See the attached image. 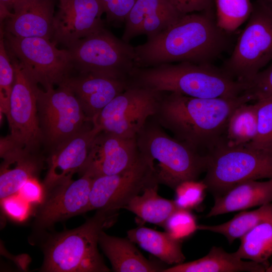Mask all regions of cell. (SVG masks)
<instances>
[{
	"mask_svg": "<svg viewBox=\"0 0 272 272\" xmlns=\"http://www.w3.org/2000/svg\"><path fill=\"white\" fill-rule=\"evenodd\" d=\"M93 179L83 174L77 180L72 179L46 191L35 213L34 231L42 234L56 223L89 211Z\"/></svg>",
	"mask_w": 272,
	"mask_h": 272,
	"instance_id": "14",
	"label": "cell"
},
{
	"mask_svg": "<svg viewBox=\"0 0 272 272\" xmlns=\"http://www.w3.org/2000/svg\"><path fill=\"white\" fill-rule=\"evenodd\" d=\"M257 128L254 139L245 146L272 153V96L256 100Z\"/></svg>",
	"mask_w": 272,
	"mask_h": 272,
	"instance_id": "31",
	"label": "cell"
},
{
	"mask_svg": "<svg viewBox=\"0 0 272 272\" xmlns=\"http://www.w3.org/2000/svg\"><path fill=\"white\" fill-rule=\"evenodd\" d=\"M227 32L217 25L211 10L183 15L157 35L134 47L136 67L175 62L205 64L217 58L228 44Z\"/></svg>",
	"mask_w": 272,
	"mask_h": 272,
	"instance_id": "1",
	"label": "cell"
},
{
	"mask_svg": "<svg viewBox=\"0 0 272 272\" xmlns=\"http://www.w3.org/2000/svg\"><path fill=\"white\" fill-rule=\"evenodd\" d=\"M164 227L173 238L181 240L198 230L196 218L189 210L178 208L167 220Z\"/></svg>",
	"mask_w": 272,
	"mask_h": 272,
	"instance_id": "33",
	"label": "cell"
},
{
	"mask_svg": "<svg viewBox=\"0 0 272 272\" xmlns=\"http://www.w3.org/2000/svg\"><path fill=\"white\" fill-rule=\"evenodd\" d=\"M98 244L115 272L163 271L167 267L146 258L128 238L100 233Z\"/></svg>",
	"mask_w": 272,
	"mask_h": 272,
	"instance_id": "22",
	"label": "cell"
},
{
	"mask_svg": "<svg viewBox=\"0 0 272 272\" xmlns=\"http://www.w3.org/2000/svg\"><path fill=\"white\" fill-rule=\"evenodd\" d=\"M37 89L38 117L42 142L52 149L77 134L92 122L66 86ZM51 149V150H52Z\"/></svg>",
	"mask_w": 272,
	"mask_h": 272,
	"instance_id": "10",
	"label": "cell"
},
{
	"mask_svg": "<svg viewBox=\"0 0 272 272\" xmlns=\"http://www.w3.org/2000/svg\"><path fill=\"white\" fill-rule=\"evenodd\" d=\"M252 100L253 95L247 92L235 97L213 98L170 92L162 97L157 113L177 140L199 152L203 149L208 152L224 139L223 133L233 111Z\"/></svg>",
	"mask_w": 272,
	"mask_h": 272,
	"instance_id": "2",
	"label": "cell"
},
{
	"mask_svg": "<svg viewBox=\"0 0 272 272\" xmlns=\"http://www.w3.org/2000/svg\"><path fill=\"white\" fill-rule=\"evenodd\" d=\"M158 183L151 165L141 154L135 164L117 174L93 178L89 211H116L149 185Z\"/></svg>",
	"mask_w": 272,
	"mask_h": 272,
	"instance_id": "13",
	"label": "cell"
},
{
	"mask_svg": "<svg viewBox=\"0 0 272 272\" xmlns=\"http://www.w3.org/2000/svg\"><path fill=\"white\" fill-rule=\"evenodd\" d=\"M1 205L3 213L17 222H25L31 213V204L18 192L1 199Z\"/></svg>",
	"mask_w": 272,
	"mask_h": 272,
	"instance_id": "35",
	"label": "cell"
},
{
	"mask_svg": "<svg viewBox=\"0 0 272 272\" xmlns=\"http://www.w3.org/2000/svg\"><path fill=\"white\" fill-rule=\"evenodd\" d=\"M107 19L114 23L124 22L137 0H98Z\"/></svg>",
	"mask_w": 272,
	"mask_h": 272,
	"instance_id": "36",
	"label": "cell"
},
{
	"mask_svg": "<svg viewBox=\"0 0 272 272\" xmlns=\"http://www.w3.org/2000/svg\"><path fill=\"white\" fill-rule=\"evenodd\" d=\"M103 13L98 0H59L54 19L53 41L68 47L103 28Z\"/></svg>",
	"mask_w": 272,
	"mask_h": 272,
	"instance_id": "16",
	"label": "cell"
},
{
	"mask_svg": "<svg viewBox=\"0 0 272 272\" xmlns=\"http://www.w3.org/2000/svg\"><path fill=\"white\" fill-rule=\"evenodd\" d=\"M162 92L129 85L93 119L101 131L126 138L137 137L148 119L156 114Z\"/></svg>",
	"mask_w": 272,
	"mask_h": 272,
	"instance_id": "12",
	"label": "cell"
},
{
	"mask_svg": "<svg viewBox=\"0 0 272 272\" xmlns=\"http://www.w3.org/2000/svg\"><path fill=\"white\" fill-rule=\"evenodd\" d=\"M1 157V199L17 193L28 179L37 177L43 165V159L35 153L17 151Z\"/></svg>",
	"mask_w": 272,
	"mask_h": 272,
	"instance_id": "24",
	"label": "cell"
},
{
	"mask_svg": "<svg viewBox=\"0 0 272 272\" xmlns=\"http://www.w3.org/2000/svg\"><path fill=\"white\" fill-rule=\"evenodd\" d=\"M6 45L30 77L44 89L61 85L73 67L67 49L43 37L21 38L4 32Z\"/></svg>",
	"mask_w": 272,
	"mask_h": 272,
	"instance_id": "11",
	"label": "cell"
},
{
	"mask_svg": "<svg viewBox=\"0 0 272 272\" xmlns=\"http://www.w3.org/2000/svg\"><path fill=\"white\" fill-rule=\"evenodd\" d=\"M67 48L73 67L81 74H96L128 82L136 67L134 47L104 27Z\"/></svg>",
	"mask_w": 272,
	"mask_h": 272,
	"instance_id": "7",
	"label": "cell"
},
{
	"mask_svg": "<svg viewBox=\"0 0 272 272\" xmlns=\"http://www.w3.org/2000/svg\"><path fill=\"white\" fill-rule=\"evenodd\" d=\"M15 81L6 117L10 134L1 139V156L21 151L35 153L42 143L37 111L38 84L17 60H13Z\"/></svg>",
	"mask_w": 272,
	"mask_h": 272,
	"instance_id": "8",
	"label": "cell"
},
{
	"mask_svg": "<svg viewBox=\"0 0 272 272\" xmlns=\"http://www.w3.org/2000/svg\"><path fill=\"white\" fill-rule=\"evenodd\" d=\"M246 92L252 94L254 100L272 96V63L259 72L248 83Z\"/></svg>",
	"mask_w": 272,
	"mask_h": 272,
	"instance_id": "37",
	"label": "cell"
},
{
	"mask_svg": "<svg viewBox=\"0 0 272 272\" xmlns=\"http://www.w3.org/2000/svg\"><path fill=\"white\" fill-rule=\"evenodd\" d=\"M61 84L75 94L91 122L105 106L129 86L128 81L92 74L69 77Z\"/></svg>",
	"mask_w": 272,
	"mask_h": 272,
	"instance_id": "20",
	"label": "cell"
},
{
	"mask_svg": "<svg viewBox=\"0 0 272 272\" xmlns=\"http://www.w3.org/2000/svg\"><path fill=\"white\" fill-rule=\"evenodd\" d=\"M117 212L97 210L80 226L55 233L42 245L40 271L108 272L98 249L101 232L111 226Z\"/></svg>",
	"mask_w": 272,
	"mask_h": 272,
	"instance_id": "4",
	"label": "cell"
},
{
	"mask_svg": "<svg viewBox=\"0 0 272 272\" xmlns=\"http://www.w3.org/2000/svg\"><path fill=\"white\" fill-rule=\"evenodd\" d=\"M18 1V0H15V3L17 1Z\"/></svg>",
	"mask_w": 272,
	"mask_h": 272,
	"instance_id": "42",
	"label": "cell"
},
{
	"mask_svg": "<svg viewBox=\"0 0 272 272\" xmlns=\"http://www.w3.org/2000/svg\"><path fill=\"white\" fill-rule=\"evenodd\" d=\"M140 157L137 137L126 138L101 131L93 141L79 173L93 178L117 174L133 166Z\"/></svg>",
	"mask_w": 272,
	"mask_h": 272,
	"instance_id": "15",
	"label": "cell"
},
{
	"mask_svg": "<svg viewBox=\"0 0 272 272\" xmlns=\"http://www.w3.org/2000/svg\"><path fill=\"white\" fill-rule=\"evenodd\" d=\"M100 129L93 123L52 149L46 161L47 170L43 184L45 192L80 173L92 144Z\"/></svg>",
	"mask_w": 272,
	"mask_h": 272,
	"instance_id": "17",
	"label": "cell"
},
{
	"mask_svg": "<svg viewBox=\"0 0 272 272\" xmlns=\"http://www.w3.org/2000/svg\"><path fill=\"white\" fill-rule=\"evenodd\" d=\"M168 1L178 12L183 15L210 11L213 2V0Z\"/></svg>",
	"mask_w": 272,
	"mask_h": 272,
	"instance_id": "39",
	"label": "cell"
},
{
	"mask_svg": "<svg viewBox=\"0 0 272 272\" xmlns=\"http://www.w3.org/2000/svg\"><path fill=\"white\" fill-rule=\"evenodd\" d=\"M272 60V12L258 0L223 70L248 83Z\"/></svg>",
	"mask_w": 272,
	"mask_h": 272,
	"instance_id": "9",
	"label": "cell"
},
{
	"mask_svg": "<svg viewBox=\"0 0 272 272\" xmlns=\"http://www.w3.org/2000/svg\"><path fill=\"white\" fill-rule=\"evenodd\" d=\"M266 8L272 12V0H258Z\"/></svg>",
	"mask_w": 272,
	"mask_h": 272,
	"instance_id": "40",
	"label": "cell"
},
{
	"mask_svg": "<svg viewBox=\"0 0 272 272\" xmlns=\"http://www.w3.org/2000/svg\"><path fill=\"white\" fill-rule=\"evenodd\" d=\"M266 272H272V263L268 266L266 269Z\"/></svg>",
	"mask_w": 272,
	"mask_h": 272,
	"instance_id": "41",
	"label": "cell"
},
{
	"mask_svg": "<svg viewBox=\"0 0 272 272\" xmlns=\"http://www.w3.org/2000/svg\"><path fill=\"white\" fill-rule=\"evenodd\" d=\"M12 10L6 32L21 38L53 37L54 0H18Z\"/></svg>",
	"mask_w": 272,
	"mask_h": 272,
	"instance_id": "19",
	"label": "cell"
},
{
	"mask_svg": "<svg viewBox=\"0 0 272 272\" xmlns=\"http://www.w3.org/2000/svg\"><path fill=\"white\" fill-rule=\"evenodd\" d=\"M140 154L152 166L157 181L175 189L181 182L196 180L206 171L207 156L147 123L137 135Z\"/></svg>",
	"mask_w": 272,
	"mask_h": 272,
	"instance_id": "5",
	"label": "cell"
},
{
	"mask_svg": "<svg viewBox=\"0 0 272 272\" xmlns=\"http://www.w3.org/2000/svg\"><path fill=\"white\" fill-rule=\"evenodd\" d=\"M272 202V179L265 181L249 180L240 182L223 194L214 197L207 217L243 211Z\"/></svg>",
	"mask_w": 272,
	"mask_h": 272,
	"instance_id": "21",
	"label": "cell"
},
{
	"mask_svg": "<svg viewBox=\"0 0 272 272\" xmlns=\"http://www.w3.org/2000/svg\"><path fill=\"white\" fill-rule=\"evenodd\" d=\"M130 85L160 92H176L195 98H231L245 93L248 84L229 76L211 63L189 62L135 67Z\"/></svg>",
	"mask_w": 272,
	"mask_h": 272,
	"instance_id": "3",
	"label": "cell"
},
{
	"mask_svg": "<svg viewBox=\"0 0 272 272\" xmlns=\"http://www.w3.org/2000/svg\"><path fill=\"white\" fill-rule=\"evenodd\" d=\"M4 32L0 40V112L7 114L15 81V70L6 47Z\"/></svg>",
	"mask_w": 272,
	"mask_h": 272,
	"instance_id": "32",
	"label": "cell"
},
{
	"mask_svg": "<svg viewBox=\"0 0 272 272\" xmlns=\"http://www.w3.org/2000/svg\"><path fill=\"white\" fill-rule=\"evenodd\" d=\"M218 26L227 33L238 28L250 17L253 9L250 0H215Z\"/></svg>",
	"mask_w": 272,
	"mask_h": 272,
	"instance_id": "30",
	"label": "cell"
},
{
	"mask_svg": "<svg viewBox=\"0 0 272 272\" xmlns=\"http://www.w3.org/2000/svg\"><path fill=\"white\" fill-rule=\"evenodd\" d=\"M127 235L130 241L167 264L184 262L181 241L173 238L167 232L139 226L128 230Z\"/></svg>",
	"mask_w": 272,
	"mask_h": 272,
	"instance_id": "25",
	"label": "cell"
},
{
	"mask_svg": "<svg viewBox=\"0 0 272 272\" xmlns=\"http://www.w3.org/2000/svg\"><path fill=\"white\" fill-rule=\"evenodd\" d=\"M18 192L31 205L40 204L45 194L43 184L39 181L37 177L28 179Z\"/></svg>",
	"mask_w": 272,
	"mask_h": 272,
	"instance_id": "38",
	"label": "cell"
},
{
	"mask_svg": "<svg viewBox=\"0 0 272 272\" xmlns=\"http://www.w3.org/2000/svg\"><path fill=\"white\" fill-rule=\"evenodd\" d=\"M183 15L168 0H137L125 19L121 39L128 43L140 35L153 37Z\"/></svg>",
	"mask_w": 272,
	"mask_h": 272,
	"instance_id": "18",
	"label": "cell"
},
{
	"mask_svg": "<svg viewBox=\"0 0 272 272\" xmlns=\"http://www.w3.org/2000/svg\"><path fill=\"white\" fill-rule=\"evenodd\" d=\"M207 186L202 180H187L180 183L175 189L176 205L179 208L189 210L202 201Z\"/></svg>",
	"mask_w": 272,
	"mask_h": 272,
	"instance_id": "34",
	"label": "cell"
},
{
	"mask_svg": "<svg viewBox=\"0 0 272 272\" xmlns=\"http://www.w3.org/2000/svg\"><path fill=\"white\" fill-rule=\"evenodd\" d=\"M257 128L255 104H243L237 107L230 116L226 127L227 139L224 140L230 146H244L254 139Z\"/></svg>",
	"mask_w": 272,
	"mask_h": 272,
	"instance_id": "29",
	"label": "cell"
},
{
	"mask_svg": "<svg viewBox=\"0 0 272 272\" xmlns=\"http://www.w3.org/2000/svg\"><path fill=\"white\" fill-rule=\"evenodd\" d=\"M272 216V203L260 206L257 209L243 211L232 219L216 225H198V230L208 231L223 235L229 243L240 239L262 221Z\"/></svg>",
	"mask_w": 272,
	"mask_h": 272,
	"instance_id": "28",
	"label": "cell"
},
{
	"mask_svg": "<svg viewBox=\"0 0 272 272\" xmlns=\"http://www.w3.org/2000/svg\"><path fill=\"white\" fill-rule=\"evenodd\" d=\"M158 184L155 183L147 187L142 194L134 197L124 209L145 222L164 227L168 218L179 208L174 200L158 194Z\"/></svg>",
	"mask_w": 272,
	"mask_h": 272,
	"instance_id": "26",
	"label": "cell"
},
{
	"mask_svg": "<svg viewBox=\"0 0 272 272\" xmlns=\"http://www.w3.org/2000/svg\"><path fill=\"white\" fill-rule=\"evenodd\" d=\"M269 265L245 261L222 247L213 246L205 256L167 267L163 272H263Z\"/></svg>",
	"mask_w": 272,
	"mask_h": 272,
	"instance_id": "23",
	"label": "cell"
},
{
	"mask_svg": "<svg viewBox=\"0 0 272 272\" xmlns=\"http://www.w3.org/2000/svg\"><path fill=\"white\" fill-rule=\"evenodd\" d=\"M234 254L242 259L267 263L272 255V216L256 225L240 239Z\"/></svg>",
	"mask_w": 272,
	"mask_h": 272,
	"instance_id": "27",
	"label": "cell"
},
{
	"mask_svg": "<svg viewBox=\"0 0 272 272\" xmlns=\"http://www.w3.org/2000/svg\"><path fill=\"white\" fill-rule=\"evenodd\" d=\"M206 156V175L202 181L214 197L245 181L272 179V153L230 146L223 140Z\"/></svg>",
	"mask_w": 272,
	"mask_h": 272,
	"instance_id": "6",
	"label": "cell"
}]
</instances>
